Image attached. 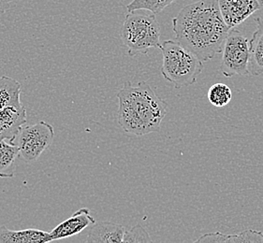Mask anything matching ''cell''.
<instances>
[{"instance_id":"cell-1","label":"cell","mask_w":263,"mask_h":243,"mask_svg":"<svg viewBox=\"0 0 263 243\" xmlns=\"http://www.w3.org/2000/svg\"><path fill=\"white\" fill-rule=\"evenodd\" d=\"M175 40L202 62L221 53L231 28L222 17L217 0H199L184 7L173 19Z\"/></svg>"},{"instance_id":"cell-2","label":"cell","mask_w":263,"mask_h":243,"mask_svg":"<svg viewBox=\"0 0 263 243\" xmlns=\"http://www.w3.org/2000/svg\"><path fill=\"white\" fill-rule=\"evenodd\" d=\"M118 123L122 129L135 136L158 132L168 111V103L145 82L133 85L126 82L117 93Z\"/></svg>"},{"instance_id":"cell-3","label":"cell","mask_w":263,"mask_h":243,"mask_svg":"<svg viewBox=\"0 0 263 243\" xmlns=\"http://www.w3.org/2000/svg\"><path fill=\"white\" fill-rule=\"evenodd\" d=\"M163 64L161 74L176 89L194 85L203 70V62L176 40H165L159 47Z\"/></svg>"},{"instance_id":"cell-4","label":"cell","mask_w":263,"mask_h":243,"mask_svg":"<svg viewBox=\"0 0 263 243\" xmlns=\"http://www.w3.org/2000/svg\"><path fill=\"white\" fill-rule=\"evenodd\" d=\"M160 27L156 14L139 11L128 12L120 31L123 44L127 48L129 56L147 54L153 48L159 49Z\"/></svg>"},{"instance_id":"cell-5","label":"cell","mask_w":263,"mask_h":243,"mask_svg":"<svg viewBox=\"0 0 263 243\" xmlns=\"http://www.w3.org/2000/svg\"><path fill=\"white\" fill-rule=\"evenodd\" d=\"M220 71L227 78L248 76L249 73V42L242 33L232 28L227 36L222 48Z\"/></svg>"},{"instance_id":"cell-6","label":"cell","mask_w":263,"mask_h":243,"mask_svg":"<svg viewBox=\"0 0 263 243\" xmlns=\"http://www.w3.org/2000/svg\"><path fill=\"white\" fill-rule=\"evenodd\" d=\"M54 131L52 125L41 121L22 127L16 137L14 145L19 150V153L26 162H33L40 158L53 143Z\"/></svg>"},{"instance_id":"cell-7","label":"cell","mask_w":263,"mask_h":243,"mask_svg":"<svg viewBox=\"0 0 263 243\" xmlns=\"http://www.w3.org/2000/svg\"><path fill=\"white\" fill-rule=\"evenodd\" d=\"M222 17L231 29L246 21L263 7V0H217Z\"/></svg>"},{"instance_id":"cell-8","label":"cell","mask_w":263,"mask_h":243,"mask_svg":"<svg viewBox=\"0 0 263 243\" xmlns=\"http://www.w3.org/2000/svg\"><path fill=\"white\" fill-rule=\"evenodd\" d=\"M27 121V109L24 105L0 110V140L14 144L16 137Z\"/></svg>"},{"instance_id":"cell-9","label":"cell","mask_w":263,"mask_h":243,"mask_svg":"<svg viewBox=\"0 0 263 243\" xmlns=\"http://www.w3.org/2000/svg\"><path fill=\"white\" fill-rule=\"evenodd\" d=\"M96 221L94 217L90 214L89 209L83 208L74 212L72 216L60 222L58 227L50 232L53 240L70 238L78 235L90 225H94Z\"/></svg>"},{"instance_id":"cell-10","label":"cell","mask_w":263,"mask_h":243,"mask_svg":"<svg viewBox=\"0 0 263 243\" xmlns=\"http://www.w3.org/2000/svg\"><path fill=\"white\" fill-rule=\"evenodd\" d=\"M126 228L122 225L112 222H95L90 229L86 242L120 243L123 242Z\"/></svg>"},{"instance_id":"cell-11","label":"cell","mask_w":263,"mask_h":243,"mask_svg":"<svg viewBox=\"0 0 263 243\" xmlns=\"http://www.w3.org/2000/svg\"><path fill=\"white\" fill-rule=\"evenodd\" d=\"M53 241L51 234L41 229L27 228L24 230H11L0 226V243H45Z\"/></svg>"},{"instance_id":"cell-12","label":"cell","mask_w":263,"mask_h":243,"mask_svg":"<svg viewBox=\"0 0 263 243\" xmlns=\"http://www.w3.org/2000/svg\"><path fill=\"white\" fill-rule=\"evenodd\" d=\"M257 28L249 42V73L252 76L263 74V19L257 18Z\"/></svg>"},{"instance_id":"cell-13","label":"cell","mask_w":263,"mask_h":243,"mask_svg":"<svg viewBox=\"0 0 263 243\" xmlns=\"http://www.w3.org/2000/svg\"><path fill=\"white\" fill-rule=\"evenodd\" d=\"M195 242L263 243V233L254 229H247L235 235L207 233L196 239Z\"/></svg>"},{"instance_id":"cell-14","label":"cell","mask_w":263,"mask_h":243,"mask_svg":"<svg viewBox=\"0 0 263 243\" xmlns=\"http://www.w3.org/2000/svg\"><path fill=\"white\" fill-rule=\"evenodd\" d=\"M21 84L13 78L0 76V110L6 107L22 106Z\"/></svg>"},{"instance_id":"cell-15","label":"cell","mask_w":263,"mask_h":243,"mask_svg":"<svg viewBox=\"0 0 263 243\" xmlns=\"http://www.w3.org/2000/svg\"><path fill=\"white\" fill-rule=\"evenodd\" d=\"M20 155L17 146L6 140H0V178H13L16 159Z\"/></svg>"},{"instance_id":"cell-16","label":"cell","mask_w":263,"mask_h":243,"mask_svg":"<svg viewBox=\"0 0 263 243\" xmlns=\"http://www.w3.org/2000/svg\"><path fill=\"white\" fill-rule=\"evenodd\" d=\"M208 100L213 106L223 108L230 104L232 100V89L222 83L212 85L208 91Z\"/></svg>"},{"instance_id":"cell-17","label":"cell","mask_w":263,"mask_h":243,"mask_svg":"<svg viewBox=\"0 0 263 243\" xmlns=\"http://www.w3.org/2000/svg\"><path fill=\"white\" fill-rule=\"evenodd\" d=\"M176 0H132L126 6V11L128 12L135 11H148L154 14H158L163 11L165 8L174 3Z\"/></svg>"},{"instance_id":"cell-18","label":"cell","mask_w":263,"mask_h":243,"mask_svg":"<svg viewBox=\"0 0 263 243\" xmlns=\"http://www.w3.org/2000/svg\"><path fill=\"white\" fill-rule=\"evenodd\" d=\"M151 241L152 239L147 231L140 225H136L128 230L126 229L123 239V242L125 243H146Z\"/></svg>"},{"instance_id":"cell-19","label":"cell","mask_w":263,"mask_h":243,"mask_svg":"<svg viewBox=\"0 0 263 243\" xmlns=\"http://www.w3.org/2000/svg\"><path fill=\"white\" fill-rule=\"evenodd\" d=\"M21 0H0V13H3L11 8L12 3Z\"/></svg>"}]
</instances>
